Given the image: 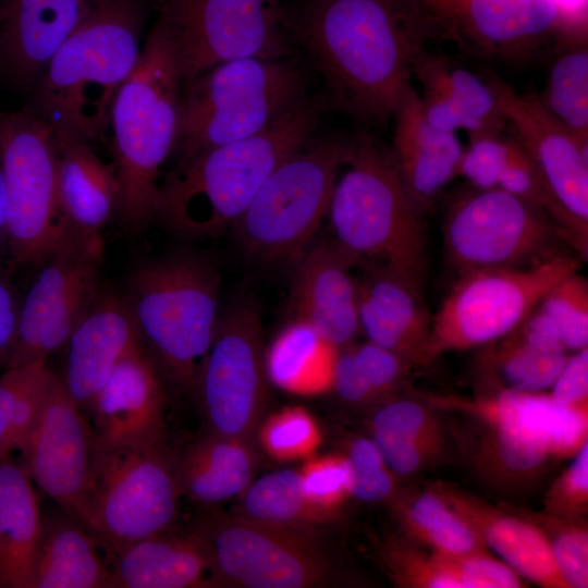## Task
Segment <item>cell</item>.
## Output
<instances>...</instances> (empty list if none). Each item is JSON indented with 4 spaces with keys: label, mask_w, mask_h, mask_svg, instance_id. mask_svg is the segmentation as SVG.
<instances>
[{
    "label": "cell",
    "mask_w": 588,
    "mask_h": 588,
    "mask_svg": "<svg viewBox=\"0 0 588 588\" xmlns=\"http://www.w3.org/2000/svg\"><path fill=\"white\" fill-rule=\"evenodd\" d=\"M256 442L206 432L175 455L182 497L203 509L240 497L255 478Z\"/></svg>",
    "instance_id": "32"
},
{
    "label": "cell",
    "mask_w": 588,
    "mask_h": 588,
    "mask_svg": "<svg viewBox=\"0 0 588 588\" xmlns=\"http://www.w3.org/2000/svg\"><path fill=\"white\" fill-rule=\"evenodd\" d=\"M370 431L413 438L444 439V428L436 409L427 402L411 399L382 401L372 414Z\"/></svg>",
    "instance_id": "46"
},
{
    "label": "cell",
    "mask_w": 588,
    "mask_h": 588,
    "mask_svg": "<svg viewBox=\"0 0 588 588\" xmlns=\"http://www.w3.org/2000/svg\"><path fill=\"white\" fill-rule=\"evenodd\" d=\"M184 84L225 61L297 53L282 4L269 0H155Z\"/></svg>",
    "instance_id": "15"
},
{
    "label": "cell",
    "mask_w": 588,
    "mask_h": 588,
    "mask_svg": "<svg viewBox=\"0 0 588 588\" xmlns=\"http://www.w3.org/2000/svg\"><path fill=\"white\" fill-rule=\"evenodd\" d=\"M51 375L47 360L7 367L0 375V458L22 448Z\"/></svg>",
    "instance_id": "39"
},
{
    "label": "cell",
    "mask_w": 588,
    "mask_h": 588,
    "mask_svg": "<svg viewBox=\"0 0 588 588\" xmlns=\"http://www.w3.org/2000/svg\"><path fill=\"white\" fill-rule=\"evenodd\" d=\"M482 347L480 371L494 391L547 392L568 356L539 306L510 333Z\"/></svg>",
    "instance_id": "31"
},
{
    "label": "cell",
    "mask_w": 588,
    "mask_h": 588,
    "mask_svg": "<svg viewBox=\"0 0 588 588\" xmlns=\"http://www.w3.org/2000/svg\"><path fill=\"white\" fill-rule=\"evenodd\" d=\"M220 272L206 255L176 249L135 265L126 299L166 380L194 397L216 332Z\"/></svg>",
    "instance_id": "7"
},
{
    "label": "cell",
    "mask_w": 588,
    "mask_h": 588,
    "mask_svg": "<svg viewBox=\"0 0 588 588\" xmlns=\"http://www.w3.org/2000/svg\"><path fill=\"white\" fill-rule=\"evenodd\" d=\"M297 53L222 62L183 85L172 155L176 160L253 136L309 93Z\"/></svg>",
    "instance_id": "8"
},
{
    "label": "cell",
    "mask_w": 588,
    "mask_h": 588,
    "mask_svg": "<svg viewBox=\"0 0 588 588\" xmlns=\"http://www.w3.org/2000/svg\"><path fill=\"white\" fill-rule=\"evenodd\" d=\"M102 242L74 241L50 255L21 298L15 339L5 365L15 367L64 347L100 294Z\"/></svg>",
    "instance_id": "17"
},
{
    "label": "cell",
    "mask_w": 588,
    "mask_h": 588,
    "mask_svg": "<svg viewBox=\"0 0 588 588\" xmlns=\"http://www.w3.org/2000/svg\"><path fill=\"white\" fill-rule=\"evenodd\" d=\"M95 442L88 417L52 371L40 409L20 452L28 476L61 510L78 520Z\"/></svg>",
    "instance_id": "20"
},
{
    "label": "cell",
    "mask_w": 588,
    "mask_h": 588,
    "mask_svg": "<svg viewBox=\"0 0 588 588\" xmlns=\"http://www.w3.org/2000/svg\"><path fill=\"white\" fill-rule=\"evenodd\" d=\"M583 259L573 252L523 268H487L460 277L432 315L429 363L482 347L514 330Z\"/></svg>",
    "instance_id": "13"
},
{
    "label": "cell",
    "mask_w": 588,
    "mask_h": 588,
    "mask_svg": "<svg viewBox=\"0 0 588 588\" xmlns=\"http://www.w3.org/2000/svg\"><path fill=\"white\" fill-rule=\"evenodd\" d=\"M344 455L350 467L352 498L365 502H388L397 492L396 476L371 438L352 440Z\"/></svg>",
    "instance_id": "45"
},
{
    "label": "cell",
    "mask_w": 588,
    "mask_h": 588,
    "mask_svg": "<svg viewBox=\"0 0 588 588\" xmlns=\"http://www.w3.org/2000/svg\"><path fill=\"white\" fill-rule=\"evenodd\" d=\"M166 381L145 343L124 357L86 411L95 448L139 449L166 443Z\"/></svg>",
    "instance_id": "21"
},
{
    "label": "cell",
    "mask_w": 588,
    "mask_h": 588,
    "mask_svg": "<svg viewBox=\"0 0 588 588\" xmlns=\"http://www.w3.org/2000/svg\"><path fill=\"white\" fill-rule=\"evenodd\" d=\"M424 400L466 419L471 427L470 461L482 478L500 488L530 486L588 443V407L561 405L548 392L426 394Z\"/></svg>",
    "instance_id": "5"
},
{
    "label": "cell",
    "mask_w": 588,
    "mask_h": 588,
    "mask_svg": "<svg viewBox=\"0 0 588 588\" xmlns=\"http://www.w3.org/2000/svg\"><path fill=\"white\" fill-rule=\"evenodd\" d=\"M42 514L22 462L0 458V588H30Z\"/></svg>",
    "instance_id": "34"
},
{
    "label": "cell",
    "mask_w": 588,
    "mask_h": 588,
    "mask_svg": "<svg viewBox=\"0 0 588 588\" xmlns=\"http://www.w3.org/2000/svg\"><path fill=\"white\" fill-rule=\"evenodd\" d=\"M436 16L441 39L486 59L523 63L551 40L587 33L561 0H422Z\"/></svg>",
    "instance_id": "18"
},
{
    "label": "cell",
    "mask_w": 588,
    "mask_h": 588,
    "mask_svg": "<svg viewBox=\"0 0 588 588\" xmlns=\"http://www.w3.org/2000/svg\"><path fill=\"white\" fill-rule=\"evenodd\" d=\"M269 1H271V2H279V0H269Z\"/></svg>",
    "instance_id": "56"
},
{
    "label": "cell",
    "mask_w": 588,
    "mask_h": 588,
    "mask_svg": "<svg viewBox=\"0 0 588 588\" xmlns=\"http://www.w3.org/2000/svg\"><path fill=\"white\" fill-rule=\"evenodd\" d=\"M358 280L359 330L411 367L429 364L432 315L422 286L380 267Z\"/></svg>",
    "instance_id": "24"
},
{
    "label": "cell",
    "mask_w": 588,
    "mask_h": 588,
    "mask_svg": "<svg viewBox=\"0 0 588 588\" xmlns=\"http://www.w3.org/2000/svg\"><path fill=\"white\" fill-rule=\"evenodd\" d=\"M282 15L330 102L366 127L389 123L427 42L441 39L422 0H293Z\"/></svg>",
    "instance_id": "1"
},
{
    "label": "cell",
    "mask_w": 588,
    "mask_h": 588,
    "mask_svg": "<svg viewBox=\"0 0 588 588\" xmlns=\"http://www.w3.org/2000/svg\"><path fill=\"white\" fill-rule=\"evenodd\" d=\"M390 146L406 192L427 216L448 184L458 176L464 146L456 133L427 120L418 90L409 84L394 112Z\"/></svg>",
    "instance_id": "25"
},
{
    "label": "cell",
    "mask_w": 588,
    "mask_h": 588,
    "mask_svg": "<svg viewBox=\"0 0 588 588\" xmlns=\"http://www.w3.org/2000/svg\"><path fill=\"white\" fill-rule=\"evenodd\" d=\"M126 297L100 293L64 345L61 382L86 413L118 364L144 344Z\"/></svg>",
    "instance_id": "22"
},
{
    "label": "cell",
    "mask_w": 588,
    "mask_h": 588,
    "mask_svg": "<svg viewBox=\"0 0 588 588\" xmlns=\"http://www.w3.org/2000/svg\"><path fill=\"white\" fill-rule=\"evenodd\" d=\"M371 440L395 476L413 475L444 453V439L413 438L371 431Z\"/></svg>",
    "instance_id": "50"
},
{
    "label": "cell",
    "mask_w": 588,
    "mask_h": 588,
    "mask_svg": "<svg viewBox=\"0 0 588 588\" xmlns=\"http://www.w3.org/2000/svg\"><path fill=\"white\" fill-rule=\"evenodd\" d=\"M88 0H0V73L34 88Z\"/></svg>",
    "instance_id": "27"
},
{
    "label": "cell",
    "mask_w": 588,
    "mask_h": 588,
    "mask_svg": "<svg viewBox=\"0 0 588 588\" xmlns=\"http://www.w3.org/2000/svg\"><path fill=\"white\" fill-rule=\"evenodd\" d=\"M175 455L166 443L95 448L78 522L109 559L127 546L174 527L181 495Z\"/></svg>",
    "instance_id": "10"
},
{
    "label": "cell",
    "mask_w": 588,
    "mask_h": 588,
    "mask_svg": "<svg viewBox=\"0 0 588 588\" xmlns=\"http://www.w3.org/2000/svg\"><path fill=\"white\" fill-rule=\"evenodd\" d=\"M264 352L254 307L237 303L220 311L194 394L206 432L255 441L267 405Z\"/></svg>",
    "instance_id": "16"
},
{
    "label": "cell",
    "mask_w": 588,
    "mask_h": 588,
    "mask_svg": "<svg viewBox=\"0 0 588 588\" xmlns=\"http://www.w3.org/2000/svg\"><path fill=\"white\" fill-rule=\"evenodd\" d=\"M57 142L52 128L26 108L0 109V172L10 261L37 268L73 236L61 213L57 183Z\"/></svg>",
    "instance_id": "11"
},
{
    "label": "cell",
    "mask_w": 588,
    "mask_h": 588,
    "mask_svg": "<svg viewBox=\"0 0 588 588\" xmlns=\"http://www.w3.org/2000/svg\"><path fill=\"white\" fill-rule=\"evenodd\" d=\"M350 138L316 135L268 176L232 228L244 250L271 262L301 256L327 217Z\"/></svg>",
    "instance_id": "9"
},
{
    "label": "cell",
    "mask_w": 588,
    "mask_h": 588,
    "mask_svg": "<svg viewBox=\"0 0 588 588\" xmlns=\"http://www.w3.org/2000/svg\"><path fill=\"white\" fill-rule=\"evenodd\" d=\"M430 488L468 523L488 550L525 580L544 588H567L536 524L449 483L434 482Z\"/></svg>",
    "instance_id": "28"
},
{
    "label": "cell",
    "mask_w": 588,
    "mask_h": 588,
    "mask_svg": "<svg viewBox=\"0 0 588 588\" xmlns=\"http://www.w3.org/2000/svg\"><path fill=\"white\" fill-rule=\"evenodd\" d=\"M240 499L234 513L273 526L316 532L339 518L308 501L297 469H282L254 479Z\"/></svg>",
    "instance_id": "37"
},
{
    "label": "cell",
    "mask_w": 588,
    "mask_h": 588,
    "mask_svg": "<svg viewBox=\"0 0 588 588\" xmlns=\"http://www.w3.org/2000/svg\"><path fill=\"white\" fill-rule=\"evenodd\" d=\"M332 391L343 401L354 405H366L377 401L358 369L351 344L340 347L336 352Z\"/></svg>",
    "instance_id": "53"
},
{
    "label": "cell",
    "mask_w": 588,
    "mask_h": 588,
    "mask_svg": "<svg viewBox=\"0 0 588 588\" xmlns=\"http://www.w3.org/2000/svg\"><path fill=\"white\" fill-rule=\"evenodd\" d=\"M388 503L402 536L422 548L443 554L488 551L468 523L430 487L397 490Z\"/></svg>",
    "instance_id": "36"
},
{
    "label": "cell",
    "mask_w": 588,
    "mask_h": 588,
    "mask_svg": "<svg viewBox=\"0 0 588 588\" xmlns=\"http://www.w3.org/2000/svg\"><path fill=\"white\" fill-rule=\"evenodd\" d=\"M546 536L555 566L567 588L588 587V529L585 519H565L543 512H520Z\"/></svg>",
    "instance_id": "42"
},
{
    "label": "cell",
    "mask_w": 588,
    "mask_h": 588,
    "mask_svg": "<svg viewBox=\"0 0 588 588\" xmlns=\"http://www.w3.org/2000/svg\"><path fill=\"white\" fill-rule=\"evenodd\" d=\"M21 297L5 270L0 267V366L8 363L15 339Z\"/></svg>",
    "instance_id": "54"
},
{
    "label": "cell",
    "mask_w": 588,
    "mask_h": 588,
    "mask_svg": "<svg viewBox=\"0 0 588 588\" xmlns=\"http://www.w3.org/2000/svg\"><path fill=\"white\" fill-rule=\"evenodd\" d=\"M336 179L327 217L332 242L352 260L380 267L424 287L426 215L405 189L390 146L363 130Z\"/></svg>",
    "instance_id": "4"
},
{
    "label": "cell",
    "mask_w": 588,
    "mask_h": 588,
    "mask_svg": "<svg viewBox=\"0 0 588 588\" xmlns=\"http://www.w3.org/2000/svg\"><path fill=\"white\" fill-rule=\"evenodd\" d=\"M351 350L377 401L391 397L412 368L397 354L368 340L360 344L352 343Z\"/></svg>",
    "instance_id": "49"
},
{
    "label": "cell",
    "mask_w": 588,
    "mask_h": 588,
    "mask_svg": "<svg viewBox=\"0 0 588 588\" xmlns=\"http://www.w3.org/2000/svg\"><path fill=\"white\" fill-rule=\"evenodd\" d=\"M298 470L305 497L316 507L339 516L352 498L351 474L344 453L314 455Z\"/></svg>",
    "instance_id": "44"
},
{
    "label": "cell",
    "mask_w": 588,
    "mask_h": 588,
    "mask_svg": "<svg viewBox=\"0 0 588 588\" xmlns=\"http://www.w3.org/2000/svg\"><path fill=\"white\" fill-rule=\"evenodd\" d=\"M554 53L544 88L537 97L555 120L588 144L587 33L559 44Z\"/></svg>",
    "instance_id": "38"
},
{
    "label": "cell",
    "mask_w": 588,
    "mask_h": 588,
    "mask_svg": "<svg viewBox=\"0 0 588 588\" xmlns=\"http://www.w3.org/2000/svg\"><path fill=\"white\" fill-rule=\"evenodd\" d=\"M4 229H5V205H4V194L2 177L0 172V242L4 238Z\"/></svg>",
    "instance_id": "55"
},
{
    "label": "cell",
    "mask_w": 588,
    "mask_h": 588,
    "mask_svg": "<svg viewBox=\"0 0 588 588\" xmlns=\"http://www.w3.org/2000/svg\"><path fill=\"white\" fill-rule=\"evenodd\" d=\"M338 350L310 324L293 319L264 352L268 382L299 395L330 391Z\"/></svg>",
    "instance_id": "35"
},
{
    "label": "cell",
    "mask_w": 588,
    "mask_h": 588,
    "mask_svg": "<svg viewBox=\"0 0 588 588\" xmlns=\"http://www.w3.org/2000/svg\"><path fill=\"white\" fill-rule=\"evenodd\" d=\"M183 85L173 45L156 20L110 119L112 161L121 186L117 219L131 233L154 220L161 167L175 144Z\"/></svg>",
    "instance_id": "6"
},
{
    "label": "cell",
    "mask_w": 588,
    "mask_h": 588,
    "mask_svg": "<svg viewBox=\"0 0 588 588\" xmlns=\"http://www.w3.org/2000/svg\"><path fill=\"white\" fill-rule=\"evenodd\" d=\"M500 107L551 196L563 212L581 259L588 254V144L580 142L540 103L488 73Z\"/></svg>",
    "instance_id": "19"
},
{
    "label": "cell",
    "mask_w": 588,
    "mask_h": 588,
    "mask_svg": "<svg viewBox=\"0 0 588 588\" xmlns=\"http://www.w3.org/2000/svg\"><path fill=\"white\" fill-rule=\"evenodd\" d=\"M542 512L565 519H584L588 513V443L572 458L543 495Z\"/></svg>",
    "instance_id": "48"
},
{
    "label": "cell",
    "mask_w": 588,
    "mask_h": 588,
    "mask_svg": "<svg viewBox=\"0 0 588 588\" xmlns=\"http://www.w3.org/2000/svg\"><path fill=\"white\" fill-rule=\"evenodd\" d=\"M209 554L216 588H315L334 578L316 532L260 523L213 507L192 524Z\"/></svg>",
    "instance_id": "14"
},
{
    "label": "cell",
    "mask_w": 588,
    "mask_h": 588,
    "mask_svg": "<svg viewBox=\"0 0 588 588\" xmlns=\"http://www.w3.org/2000/svg\"><path fill=\"white\" fill-rule=\"evenodd\" d=\"M322 441L320 426L303 406H286L265 415L255 442L272 460L281 463L306 461Z\"/></svg>",
    "instance_id": "40"
},
{
    "label": "cell",
    "mask_w": 588,
    "mask_h": 588,
    "mask_svg": "<svg viewBox=\"0 0 588 588\" xmlns=\"http://www.w3.org/2000/svg\"><path fill=\"white\" fill-rule=\"evenodd\" d=\"M413 77L429 123L444 132L464 130L469 137L502 133L509 125L488 73L481 75L444 54L425 50Z\"/></svg>",
    "instance_id": "26"
},
{
    "label": "cell",
    "mask_w": 588,
    "mask_h": 588,
    "mask_svg": "<svg viewBox=\"0 0 588 588\" xmlns=\"http://www.w3.org/2000/svg\"><path fill=\"white\" fill-rule=\"evenodd\" d=\"M355 265L332 242H322L301 255L291 287L294 319L310 324L336 348L353 343L360 332L358 280Z\"/></svg>",
    "instance_id": "23"
},
{
    "label": "cell",
    "mask_w": 588,
    "mask_h": 588,
    "mask_svg": "<svg viewBox=\"0 0 588 588\" xmlns=\"http://www.w3.org/2000/svg\"><path fill=\"white\" fill-rule=\"evenodd\" d=\"M95 537L73 516L42 515L30 588H114Z\"/></svg>",
    "instance_id": "33"
},
{
    "label": "cell",
    "mask_w": 588,
    "mask_h": 588,
    "mask_svg": "<svg viewBox=\"0 0 588 588\" xmlns=\"http://www.w3.org/2000/svg\"><path fill=\"white\" fill-rule=\"evenodd\" d=\"M114 588H216L206 546L193 525L172 527L109 559Z\"/></svg>",
    "instance_id": "30"
},
{
    "label": "cell",
    "mask_w": 588,
    "mask_h": 588,
    "mask_svg": "<svg viewBox=\"0 0 588 588\" xmlns=\"http://www.w3.org/2000/svg\"><path fill=\"white\" fill-rule=\"evenodd\" d=\"M559 404L588 407V346L573 352L549 389Z\"/></svg>",
    "instance_id": "52"
},
{
    "label": "cell",
    "mask_w": 588,
    "mask_h": 588,
    "mask_svg": "<svg viewBox=\"0 0 588 588\" xmlns=\"http://www.w3.org/2000/svg\"><path fill=\"white\" fill-rule=\"evenodd\" d=\"M442 234L446 260L458 273L529 267L576 253L567 232L546 211L500 188L468 185L457 192L449 203Z\"/></svg>",
    "instance_id": "12"
},
{
    "label": "cell",
    "mask_w": 588,
    "mask_h": 588,
    "mask_svg": "<svg viewBox=\"0 0 588 588\" xmlns=\"http://www.w3.org/2000/svg\"><path fill=\"white\" fill-rule=\"evenodd\" d=\"M438 553V552H437ZM462 588H520L525 579L488 551L443 554Z\"/></svg>",
    "instance_id": "51"
},
{
    "label": "cell",
    "mask_w": 588,
    "mask_h": 588,
    "mask_svg": "<svg viewBox=\"0 0 588 588\" xmlns=\"http://www.w3.org/2000/svg\"><path fill=\"white\" fill-rule=\"evenodd\" d=\"M567 352L588 346V281L578 270L561 279L539 304Z\"/></svg>",
    "instance_id": "43"
},
{
    "label": "cell",
    "mask_w": 588,
    "mask_h": 588,
    "mask_svg": "<svg viewBox=\"0 0 588 588\" xmlns=\"http://www.w3.org/2000/svg\"><path fill=\"white\" fill-rule=\"evenodd\" d=\"M143 0H88L25 107L58 139L93 143L109 126L114 99L142 50Z\"/></svg>",
    "instance_id": "3"
},
{
    "label": "cell",
    "mask_w": 588,
    "mask_h": 588,
    "mask_svg": "<svg viewBox=\"0 0 588 588\" xmlns=\"http://www.w3.org/2000/svg\"><path fill=\"white\" fill-rule=\"evenodd\" d=\"M380 558L392 583L404 588H462L446 560L401 536L381 544Z\"/></svg>",
    "instance_id": "41"
},
{
    "label": "cell",
    "mask_w": 588,
    "mask_h": 588,
    "mask_svg": "<svg viewBox=\"0 0 588 588\" xmlns=\"http://www.w3.org/2000/svg\"><path fill=\"white\" fill-rule=\"evenodd\" d=\"M329 102L310 93L261 132L176 160L159 184L154 220L189 238L232 228L272 171L317 132Z\"/></svg>",
    "instance_id": "2"
},
{
    "label": "cell",
    "mask_w": 588,
    "mask_h": 588,
    "mask_svg": "<svg viewBox=\"0 0 588 588\" xmlns=\"http://www.w3.org/2000/svg\"><path fill=\"white\" fill-rule=\"evenodd\" d=\"M515 136L504 132L469 137L464 147L458 176L478 189L497 188L499 177L510 158Z\"/></svg>",
    "instance_id": "47"
},
{
    "label": "cell",
    "mask_w": 588,
    "mask_h": 588,
    "mask_svg": "<svg viewBox=\"0 0 588 588\" xmlns=\"http://www.w3.org/2000/svg\"><path fill=\"white\" fill-rule=\"evenodd\" d=\"M57 142V183L61 213L78 240L102 242L101 231L118 218L121 186L114 162L103 161L91 144Z\"/></svg>",
    "instance_id": "29"
}]
</instances>
